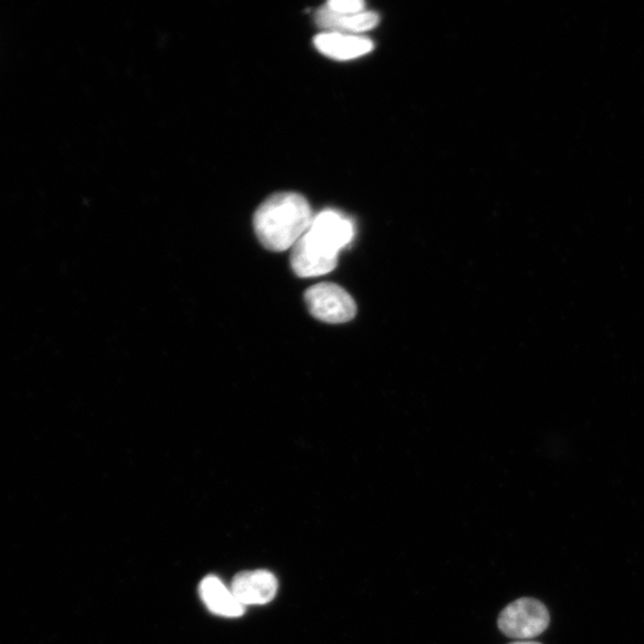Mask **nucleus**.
Instances as JSON below:
<instances>
[{"instance_id": "8", "label": "nucleus", "mask_w": 644, "mask_h": 644, "mask_svg": "<svg viewBox=\"0 0 644 644\" xmlns=\"http://www.w3.org/2000/svg\"><path fill=\"white\" fill-rule=\"evenodd\" d=\"M199 593L212 613L224 617H241L245 613V606L236 599L231 589L216 576H207L201 583Z\"/></svg>"}, {"instance_id": "5", "label": "nucleus", "mask_w": 644, "mask_h": 644, "mask_svg": "<svg viewBox=\"0 0 644 644\" xmlns=\"http://www.w3.org/2000/svg\"><path fill=\"white\" fill-rule=\"evenodd\" d=\"M276 576L267 570L244 572L235 576L231 591L241 604L263 605L277 595Z\"/></svg>"}, {"instance_id": "10", "label": "nucleus", "mask_w": 644, "mask_h": 644, "mask_svg": "<svg viewBox=\"0 0 644 644\" xmlns=\"http://www.w3.org/2000/svg\"><path fill=\"white\" fill-rule=\"evenodd\" d=\"M511 644H540V643L530 642V641H519V642H514V643H511Z\"/></svg>"}, {"instance_id": "4", "label": "nucleus", "mask_w": 644, "mask_h": 644, "mask_svg": "<svg viewBox=\"0 0 644 644\" xmlns=\"http://www.w3.org/2000/svg\"><path fill=\"white\" fill-rule=\"evenodd\" d=\"M304 301L314 318L329 324H343V322L351 321L358 313L351 295L342 286L333 283L311 286L304 293Z\"/></svg>"}, {"instance_id": "3", "label": "nucleus", "mask_w": 644, "mask_h": 644, "mask_svg": "<svg viewBox=\"0 0 644 644\" xmlns=\"http://www.w3.org/2000/svg\"><path fill=\"white\" fill-rule=\"evenodd\" d=\"M550 623L545 604L521 598L506 606L498 621L499 630L508 637L530 640L544 633Z\"/></svg>"}, {"instance_id": "7", "label": "nucleus", "mask_w": 644, "mask_h": 644, "mask_svg": "<svg viewBox=\"0 0 644 644\" xmlns=\"http://www.w3.org/2000/svg\"><path fill=\"white\" fill-rule=\"evenodd\" d=\"M379 21V16L372 11L338 13L325 6L321 7L315 14L318 27L330 32H362L375 28Z\"/></svg>"}, {"instance_id": "1", "label": "nucleus", "mask_w": 644, "mask_h": 644, "mask_svg": "<svg viewBox=\"0 0 644 644\" xmlns=\"http://www.w3.org/2000/svg\"><path fill=\"white\" fill-rule=\"evenodd\" d=\"M354 236L350 218L335 211L315 215L310 230L296 243L292 267L299 277H316L331 273L338 264V254Z\"/></svg>"}, {"instance_id": "6", "label": "nucleus", "mask_w": 644, "mask_h": 644, "mask_svg": "<svg viewBox=\"0 0 644 644\" xmlns=\"http://www.w3.org/2000/svg\"><path fill=\"white\" fill-rule=\"evenodd\" d=\"M319 52L335 60H351L371 52L374 48L369 39L343 32H322L314 38Z\"/></svg>"}, {"instance_id": "9", "label": "nucleus", "mask_w": 644, "mask_h": 644, "mask_svg": "<svg viewBox=\"0 0 644 644\" xmlns=\"http://www.w3.org/2000/svg\"><path fill=\"white\" fill-rule=\"evenodd\" d=\"M325 7L338 13H358L364 11L365 3L362 0H332Z\"/></svg>"}, {"instance_id": "2", "label": "nucleus", "mask_w": 644, "mask_h": 644, "mask_svg": "<svg viewBox=\"0 0 644 644\" xmlns=\"http://www.w3.org/2000/svg\"><path fill=\"white\" fill-rule=\"evenodd\" d=\"M310 203L300 194L280 193L270 196L254 214V231L270 251L294 247L313 223Z\"/></svg>"}]
</instances>
